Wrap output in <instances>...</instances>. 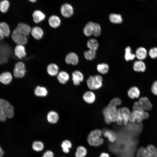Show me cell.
Here are the masks:
<instances>
[{
  "label": "cell",
  "mask_w": 157,
  "mask_h": 157,
  "mask_svg": "<svg viewBox=\"0 0 157 157\" xmlns=\"http://www.w3.org/2000/svg\"><path fill=\"white\" fill-rule=\"evenodd\" d=\"M102 131L99 129L91 130L87 135V141L90 146L97 147L102 145L104 143V140L102 137Z\"/></svg>",
  "instance_id": "cell-1"
},
{
  "label": "cell",
  "mask_w": 157,
  "mask_h": 157,
  "mask_svg": "<svg viewBox=\"0 0 157 157\" xmlns=\"http://www.w3.org/2000/svg\"><path fill=\"white\" fill-rule=\"evenodd\" d=\"M14 114L13 106L6 100L0 98V121H5L7 118H12Z\"/></svg>",
  "instance_id": "cell-2"
},
{
  "label": "cell",
  "mask_w": 157,
  "mask_h": 157,
  "mask_svg": "<svg viewBox=\"0 0 157 157\" xmlns=\"http://www.w3.org/2000/svg\"><path fill=\"white\" fill-rule=\"evenodd\" d=\"M104 121L107 124L116 122L118 115V109L116 107L108 105L103 110Z\"/></svg>",
  "instance_id": "cell-3"
},
{
  "label": "cell",
  "mask_w": 157,
  "mask_h": 157,
  "mask_svg": "<svg viewBox=\"0 0 157 157\" xmlns=\"http://www.w3.org/2000/svg\"><path fill=\"white\" fill-rule=\"evenodd\" d=\"M103 79L102 76L99 75L91 76L86 80L87 85L91 90H98L103 86Z\"/></svg>",
  "instance_id": "cell-4"
},
{
  "label": "cell",
  "mask_w": 157,
  "mask_h": 157,
  "mask_svg": "<svg viewBox=\"0 0 157 157\" xmlns=\"http://www.w3.org/2000/svg\"><path fill=\"white\" fill-rule=\"evenodd\" d=\"M149 114L147 112L138 110H133L130 112L129 116V121L132 123L136 122L138 123H141L142 121L147 118Z\"/></svg>",
  "instance_id": "cell-5"
},
{
  "label": "cell",
  "mask_w": 157,
  "mask_h": 157,
  "mask_svg": "<svg viewBox=\"0 0 157 157\" xmlns=\"http://www.w3.org/2000/svg\"><path fill=\"white\" fill-rule=\"evenodd\" d=\"M26 70L25 64L22 62L17 63L13 70L14 76L17 78H22L26 74Z\"/></svg>",
  "instance_id": "cell-6"
},
{
  "label": "cell",
  "mask_w": 157,
  "mask_h": 157,
  "mask_svg": "<svg viewBox=\"0 0 157 157\" xmlns=\"http://www.w3.org/2000/svg\"><path fill=\"white\" fill-rule=\"evenodd\" d=\"M12 38L17 45H24L27 43V37L19 33L15 29L13 31Z\"/></svg>",
  "instance_id": "cell-7"
},
{
  "label": "cell",
  "mask_w": 157,
  "mask_h": 157,
  "mask_svg": "<svg viewBox=\"0 0 157 157\" xmlns=\"http://www.w3.org/2000/svg\"><path fill=\"white\" fill-rule=\"evenodd\" d=\"M60 12L63 17L69 18L73 15L74 9L71 4L68 3H64L61 6Z\"/></svg>",
  "instance_id": "cell-8"
},
{
  "label": "cell",
  "mask_w": 157,
  "mask_h": 157,
  "mask_svg": "<svg viewBox=\"0 0 157 157\" xmlns=\"http://www.w3.org/2000/svg\"><path fill=\"white\" fill-rule=\"evenodd\" d=\"M118 115L122 118L123 124L125 126L128 125L129 121V116L130 112L126 107H122L118 109Z\"/></svg>",
  "instance_id": "cell-9"
},
{
  "label": "cell",
  "mask_w": 157,
  "mask_h": 157,
  "mask_svg": "<svg viewBox=\"0 0 157 157\" xmlns=\"http://www.w3.org/2000/svg\"><path fill=\"white\" fill-rule=\"evenodd\" d=\"M15 29L19 33L27 37L31 33V28L27 24L19 23L17 24Z\"/></svg>",
  "instance_id": "cell-10"
},
{
  "label": "cell",
  "mask_w": 157,
  "mask_h": 157,
  "mask_svg": "<svg viewBox=\"0 0 157 157\" xmlns=\"http://www.w3.org/2000/svg\"><path fill=\"white\" fill-rule=\"evenodd\" d=\"M102 131L103 135L111 143L115 142L117 139V136L115 133L112 130L106 129Z\"/></svg>",
  "instance_id": "cell-11"
},
{
  "label": "cell",
  "mask_w": 157,
  "mask_h": 157,
  "mask_svg": "<svg viewBox=\"0 0 157 157\" xmlns=\"http://www.w3.org/2000/svg\"><path fill=\"white\" fill-rule=\"evenodd\" d=\"M10 34V30L8 25L5 22H0V40L4 37H8Z\"/></svg>",
  "instance_id": "cell-12"
},
{
  "label": "cell",
  "mask_w": 157,
  "mask_h": 157,
  "mask_svg": "<svg viewBox=\"0 0 157 157\" xmlns=\"http://www.w3.org/2000/svg\"><path fill=\"white\" fill-rule=\"evenodd\" d=\"M72 76L73 83L76 86L79 85L84 80V77L83 73L78 70L73 72L72 74Z\"/></svg>",
  "instance_id": "cell-13"
},
{
  "label": "cell",
  "mask_w": 157,
  "mask_h": 157,
  "mask_svg": "<svg viewBox=\"0 0 157 157\" xmlns=\"http://www.w3.org/2000/svg\"><path fill=\"white\" fill-rule=\"evenodd\" d=\"M83 99L86 103L91 104L93 103L96 99L95 93L92 91H88L84 93L83 95Z\"/></svg>",
  "instance_id": "cell-14"
},
{
  "label": "cell",
  "mask_w": 157,
  "mask_h": 157,
  "mask_svg": "<svg viewBox=\"0 0 157 157\" xmlns=\"http://www.w3.org/2000/svg\"><path fill=\"white\" fill-rule=\"evenodd\" d=\"M138 101L144 111L149 110L152 109V104L147 97H141L139 99Z\"/></svg>",
  "instance_id": "cell-15"
},
{
  "label": "cell",
  "mask_w": 157,
  "mask_h": 157,
  "mask_svg": "<svg viewBox=\"0 0 157 157\" xmlns=\"http://www.w3.org/2000/svg\"><path fill=\"white\" fill-rule=\"evenodd\" d=\"M65 61L67 64L75 65L78 63V58L77 55L75 53L70 52L66 56Z\"/></svg>",
  "instance_id": "cell-16"
},
{
  "label": "cell",
  "mask_w": 157,
  "mask_h": 157,
  "mask_svg": "<svg viewBox=\"0 0 157 157\" xmlns=\"http://www.w3.org/2000/svg\"><path fill=\"white\" fill-rule=\"evenodd\" d=\"M33 22L38 23L44 20L45 17V14L41 11L37 10L33 11L32 15Z\"/></svg>",
  "instance_id": "cell-17"
},
{
  "label": "cell",
  "mask_w": 157,
  "mask_h": 157,
  "mask_svg": "<svg viewBox=\"0 0 157 157\" xmlns=\"http://www.w3.org/2000/svg\"><path fill=\"white\" fill-rule=\"evenodd\" d=\"M12 79V75L9 72H5L0 74V82L3 84L7 85L9 84Z\"/></svg>",
  "instance_id": "cell-18"
},
{
  "label": "cell",
  "mask_w": 157,
  "mask_h": 157,
  "mask_svg": "<svg viewBox=\"0 0 157 157\" xmlns=\"http://www.w3.org/2000/svg\"><path fill=\"white\" fill-rule=\"evenodd\" d=\"M31 33L33 37L36 40L41 39L44 34L42 29L38 26H35L33 27L31 29Z\"/></svg>",
  "instance_id": "cell-19"
},
{
  "label": "cell",
  "mask_w": 157,
  "mask_h": 157,
  "mask_svg": "<svg viewBox=\"0 0 157 157\" xmlns=\"http://www.w3.org/2000/svg\"><path fill=\"white\" fill-rule=\"evenodd\" d=\"M15 55L19 59L25 57L26 53L25 47L24 45H17L14 49Z\"/></svg>",
  "instance_id": "cell-20"
},
{
  "label": "cell",
  "mask_w": 157,
  "mask_h": 157,
  "mask_svg": "<svg viewBox=\"0 0 157 157\" xmlns=\"http://www.w3.org/2000/svg\"><path fill=\"white\" fill-rule=\"evenodd\" d=\"M48 23L49 26L53 28L58 27L60 25L61 21L60 18L58 16L53 15L49 18Z\"/></svg>",
  "instance_id": "cell-21"
},
{
  "label": "cell",
  "mask_w": 157,
  "mask_h": 157,
  "mask_svg": "<svg viewBox=\"0 0 157 157\" xmlns=\"http://www.w3.org/2000/svg\"><path fill=\"white\" fill-rule=\"evenodd\" d=\"M140 94L139 88L136 86H133L130 88L127 91L128 97L131 99L138 98Z\"/></svg>",
  "instance_id": "cell-22"
},
{
  "label": "cell",
  "mask_w": 157,
  "mask_h": 157,
  "mask_svg": "<svg viewBox=\"0 0 157 157\" xmlns=\"http://www.w3.org/2000/svg\"><path fill=\"white\" fill-rule=\"evenodd\" d=\"M47 70L49 75L51 76H54L57 75L58 73L59 67L56 64L51 63L48 65Z\"/></svg>",
  "instance_id": "cell-23"
},
{
  "label": "cell",
  "mask_w": 157,
  "mask_h": 157,
  "mask_svg": "<svg viewBox=\"0 0 157 157\" xmlns=\"http://www.w3.org/2000/svg\"><path fill=\"white\" fill-rule=\"evenodd\" d=\"M59 116L56 112L53 111H49L47 115V119L50 123L54 124L57 122L58 120Z\"/></svg>",
  "instance_id": "cell-24"
},
{
  "label": "cell",
  "mask_w": 157,
  "mask_h": 157,
  "mask_svg": "<svg viewBox=\"0 0 157 157\" xmlns=\"http://www.w3.org/2000/svg\"><path fill=\"white\" fill-rule=\"evenodd\" d=\"M57 78L61 84H65L69 80V76L66 72L62 71L60 72L57 75Z\"/></svg>",
  "instance_id": "cell-25"
},
{
  "label": "cell",
  "mask_w": 157,
  "mask_h": 157,
  "mask_svg": "<svg viewBox=\"0 0 157 157\" xmlns=\"http://www.w3.org/2000/svg\"><path fill=\"white\" fill-rule=\"evenodd\" d=\"M133 69L135 72H143L146 69L145 65L141 60L136 61L133 64Z\"/></svg>",
  "instance_id": "cell-26"
},
{
  "label": "cell",
  "mask_w": 157,
  "mask_h": 157,
  "mask_svg": "<svg viewBox=\"0 0 157 157\" xmlns=\"http://www.w3.org/2000/svg\"><path fill=\"white\" fill-rule=\"evenodd\" d=\"M88 154L87 149L83 145L78 146L75 153V157H85Z\"/></svg>",
  "instance_id": "cell-27"
},
{
  "label": "cell",
  "mask_w": 157,
  "mask_h": 157,
  "mask_svg": "<svg viewBox=\"0 0 157 157\" xmlns=\"http://www.w3.org/2000/svg\"><path fill=\"white\" fill-rule=\"evenodd\" d=\"M147 51L144 47H140L136 50L135 56L140 60H144L146 58L147 56Z\"/></svg>",
  "instance_id": "cell-28"
},
{
  "label": "cell",
  "mask_w": 157,
  "mask_h": 157,
  "mask_svg": "<svg viewBox=\"0 0 157 157\" xmlns=\"http://www.w3.org/2000/svg\"><path fill=\"white\" fill-rule=\"evenodd\" d=\"M34 92L37 96L44 97L47 95L48 91L45 87L38 86L35 89Z\"/></svg>",
  "instance_id": "cell-29"
},
{
  "label": "cell",
  "mask_w": 157,
  "mask_h": 157,
  "mask_svg": "<svg viewBox=\"0 0 157 157\" xmlns=\"http://www.w3.org/2000/svg\"><path fill=\"white\" fill-rule=\"evenodd\" d=\"M147 157H157V149L153 145L150 144L146 147Z\"/></svg>",
  "instance_id": "cell-30"
},
{
  "label": "cell",
  "mask_w": 157,
  "mask_h": 157,
  "mask_svg": "<svg viewBox=\"0 0 157 157\" xmlns=\"http://www.w3.org/2000/svg\"><path fill=\"white\" fill-rule=\"evenodd\" d=\"M93 22H89L85 25L83 29V33L87 36H90L93 34Z\"/></svg>",
  "instance_id": "cell-31"
},
{
  "label": "cell",
  "mask_w": 157,
  "mask_h": 157,
  "mask_svg": "<svg viewBox=\"0 0 157 157\" xmlns=\"http://www.w3.org/2000/svg\"><path fill=\"white\" fill-rule=\"evenodd\" d=\"M109 19L110 22L113 24H120L123 21L120 15L115 13H111L109 15Z\"/></svg>",
  "instance_id": "cell-32"
},
{
  "label": "cell",
  "mask_w": 157,
  "mask_h": 157,
  "mask_svg": "<svg viewBox=\"0 0 157 157\" xmlns=\"http://www.w3.org/2000/svg\"><path fill=\"white\" fill-rule=\"evenodd\" d=\"M87 46L89 49L96 51L98 48L99 44L96 39L92 38L88 41Z\"/></svg>",
  "instance_id": "cell-33"
},
{
  "label": "cell",
  "mask_w": 157,
  "mask_h": 157,
  "mask_svg": "<svg viewBox=\"0 0 157 157\" xmlns=\"http://www.w3.org/2000/svg\"><path fill=\"white\" fill-rule=\"evenodd\" d=\"M97 69L100 73L105 74H107L109 70V67L106 63H102L98 65L97 67Z\"/></svg>",
  "instance_id": "cell-34"
},
{
  "label": "cell",
  "mask_w": 157,
  "mask_h": 157,
  "mask_svg": "<svg viewBox=\"0 0 157 157\" xmlns=\"http://www.w3.org/2000/svg\"><path fill=\"white\" fill-rule=\"evenodd\" d=\"M72 146V143L68 140H64L61 144L62 151L65 153L67 154L69 152L70 149Z\"/></svg>",
  "instance_id": "cell-35"
},
{
  "label": "cell",
  "mask_w": 157,
  "mask_h": 157,
  "mask_svg": "<svg viewBox=\"0 0 157 157\" xmlns=\"http://www.w3.org/2000/svg\"><path fill=\"white\" fill-rule=\"evenodd\" d=\"M10 6V3L8 0H2L0 1V11L2 13H6Z\"/></svg>",
  "instance_id": "cell-36"
},
{
  "label": "cell",
  "mask_w": 157,
  "mask_h": 157,
  "mask_svg": "<svg viewBox=\"0 0 157 157\" xmlns=\"http://www.w3.org/2000/svg\"><path fill=\"white\" fill-rule=\"evenodd\" d=\"M135 57V55L132 53L131 49L130 47H127L125 49L124 58L126 61L132 60Z\"/></svg>",
  "instance_id": "cell-37"
},
{
  "label": "cell",
  "mask_w": 157,
  "mask_h": 157,
  "mask_svg": "<svg viewBox=\"0 0 157 157\" xmlns=\"http://www.w3.org/2000/svg\"><path fill=\"white\" fill-rule=\"evenodd\" d=\"M85 58L88 60H90L94 59L96 55V51L89 49L84 52Z\"/></svg>",
  "instance_id": "cell-38"
},
{
  "label": "cell",
  "mask_w": 157,
  "mask_h": 157,
  "mask_svg": "<svg viewBox=\"0 0 157 157\" xmlns=\"http://www.w3.org/2000/svg\"><path fill=\"white\" fill-rule=\"evenodd\" d=\"M33 150L36 151H40L44 149L43 143L40 141H35L33 142L32 145Z\"/></svg>",
  "instance_id": "cell-39"
},
{
  "label": "cell",
  "mask_w": 157,
  "mask_h": 157,
  "mask_svg": "<svg viewBox=\"0 0 157 157\" xmlns=\"http://www.w3.org/2000/svg\"><path fill=\"white\" fill-rule=\"evenodd\" d=\"M101 31V26L98 24L94 22L93 24V34L92 35L95 37L99 36Z\"/></svg>",
  "instance_id": "cell-40"
},
{
  "label": "cell",
  "mask_w": 157,
  "mask_h": 157,
  "mask_svg": "<svg viewBox=\"0 0 157 157\" xmlns=\"http://www.w3.org/2000/svg\"><path fill=\"white\" fill-rule=\"evenodd\" d=\"M137 157H147V151L146 147H142L138 150L136 154Z\"/></svg>",
  "instance_id": "cell-41"
},
{
  "label": "cell",
  "mask_w": 157,
  "mask_h": 157,
  "mask_svg": "<svg viewBox=\"0 0 157 157\" xmlns=\"http://www.w3.org/2000/svg\"><path fill=\"white\" fill-rule=\"evenodd\" d=\"M122 104V101L119 98L116 97L112 99L110 101L109 105L116 107L120 106Z\"/></svg>",
  "instance_id": "cell-42"
},
{
  "label": "cell",
  "mask_w": 157,
  "mask_h": 157,
  "mask_svg": "<svg viewBox=\"0 0 157 157\" xmlns=\"http://www.w3.org/2000/svg\"><path fill=\"white\" fill-rule=\"evenodd\" d=\"M149 54L152 58H157V47H154L151 49L149 50Z\"/></svg>",
  "instance_id": "cell-43"
},
{
  "label": "cell",
  "mask_w": 157,
  "mask_h": 157,
  "mask_svg": "<svg viewBox=\"0 0 157 157\" xmlns=\"http://www.w3.org/2000/svg\"><path fill=\"white\" fill-rule=\"evenodd\" d=\"M133 110H138L141 111H145L142 108L138 101L134 102L133 106Z\"/></svg>",
  "instance_id": "cell-44"
},
{
  "label": "cell",
  "mask_w": 157,
  "mask_h": 157,
  "mask_svg": "<svg viewBox=\"0 0 157 157\" xmlns=\"http://www.w3.org/2000/svg\"><path fill=\"white\" fill-rule=\"evenodd\" d=\"M151 91L153 94L157 96V81L153 83L151 87Z\"/></svg>",
  "instance_id": "cell-45"
},
{
  "label": "cell",
  "mask_w": 157,
  "mask_h": 157,
  "mask_svg": "<svg viewBox=\"0 0 157 157\" xmlns=\"http://www.w3.org/2000/svg\"><path fill=\"white\" fill-rule=\"evenodd\" d=\"M42 157H54V155L52 151L47 150L44 153Z\"/></svg>",
  "instance_id": "cell-46"
},
{
  "label": "cell",
  "mask_w": 157,
  "mask_h": 157,
  "mask_svg": "<svg viewBox=\"0 0 157 157\" xmlns=\"http://www.w3.org/2000/svg\"><path fill=\"white\" fill-rule=\"evenodd\" d=\"M99 157H110V156L108 153L103 152L100 154Z\"/></svg>",
  "instance_id": "cell-47"
},
{
  "label": "cell",
  "mask_w": 157,
  "mask_h": 157,
  "mask_svg": "<svg viewBox=\"0 0 157 157\" xmlns=\"http://www.w3.org/2000/svg\"><path fill=\"white\" fill-rule=\"evenodd\" d=\"M4 154V152L0 146V157H2Z\"/></svg>",
  "instance_id": "cell-48"
},
{
  "label": "cell",
  "mask_w": 157,
  "mask_h": 157,
  "mask_svg": "<svg viewBox=\"0 0 157 157\" xmlns=\"http://www.w3.org/2000/svg\"><path fill=\"white\" fill-rule=\"evenodd\" d=\"M28 0L32 3H35L37 1V0Z\"/></svg>",
  "instance_id": "cell-49"
},
{
  "label": "cell",
  "mask_w": 157,
  "mask_h": 157,
  "mask_svg": "<svg viewBox=\"0 0 157 157\" xmlns=\"http://www.w3.org/2000/svg\"><path fill=\"white\" fill-rule=\"evenodd\" d=\"M125 157V156H122V157Z\"/></svg>",
  "instance_id": "cell-50"
},
{
  "label": "cell",
  "mask_w": 157,
  "mask_h": 157,
  "mask_svg": "<svg viewBox=\"0 0 157 157\" xmlns=\"http://www.w3.org/2000/svg\"></svg>",
  "instance_id": "cell-51"
}]
</instances>
